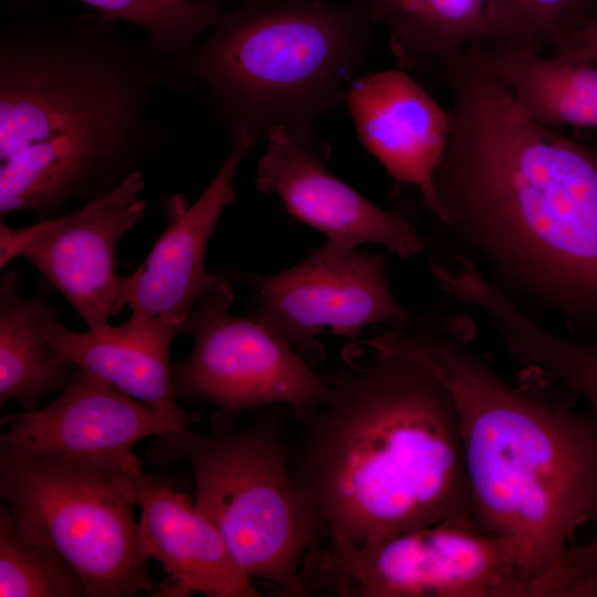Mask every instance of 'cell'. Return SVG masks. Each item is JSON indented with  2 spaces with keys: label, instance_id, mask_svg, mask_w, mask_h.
<instances>
[{
  "label": "cell",
  "instance_id": "7402d4cb",
  "mask_svg": "<svg viewBox=\"0 0 597 597\" xmlns=\"http://www.w3.org/2000/svg\"><path fill=\"white\" fill-rule=\"evenodd\" d=\"M0 597H88L84 579L59 552L28 542L0 504Z\"/></svg>",
  "mask_w": 597,
  "mask_h": 597
},
{
  "label": "cell",
  "instance_id": "ac0fdd59",
  "mask_svg": "<svg viewBox=\"0 0 597 597\" xmlns=\"http://www.w3.org/2000/svg\"><path fill=\"white\" fill-rule=\"evenodd\" d=\"M389 33L397 69L439 74L470 49L492 43L490 0H356Z\"/></svg>",
  "mask_w": 597,
  "mask_h": 597
},
{
  "label": "cell",
  "instance_id": "e0dca14e",
  "mask_svg": "<svg viewBox=\"0 0 597 597\" xmlns=\"http://www.w3.org/2000/svg\"><path fill=\"white\" fill-rule=\"evenodd\" d=\"M46 339L64 360L145 402L182 429L192 421L177 402L169 350L178 327L159 317H129L101 329L72 331L59 313L43 325Z\"/></svg>",
  "mask_w": 597,
  "mask_h": 597
},
{
  "label": "cell",
  "instance_id": "603a6c76",
  "mask_svg": "<svg viewBox=\"0 0 597 597\" xmlns=\"http://www.w3.org/2000/svg\"><path fill=\"white\" fill-rule=\"evenodd\" d=\"M507 353L579 395L597 420V342L555 334L526 314L505 334Z\"/></svg>",
  "mask_w": 597,
  "mask_h": 597
},
{
  "label": "cell",
  "instance_id": "9c48e42d",
  "mask_svg": "<svg viewBox=\"0 0 597 597\" xmlns=\"http://www.w3.org/2000/svg\"><path fill=\"white\" fill-rule=\"evenodd\" d=\"M231 276L201 295L180 325L193 338L190 355L171 365L178 398L217 408V420L233 421L243 411L284 405L302 412L332 391L286 342L253 316L230 312Z\"/></svg>",
  "mask_w": 597,
  "mask_h": 597
},
{
  "label": "cell",
  "instance_id": "6da1fadb",
  "mask_svg": "<svg viewBox=\"0 0 597 597\" xmlns=\"http://www.w3.org/2000/svg\"><path fill=\"white\" fill-rule=\"evenodd\" d=\"M181 93L146 34L97 12L9 0L0 36V216L36 220L118 188L164 151L156 91Z\"/></svg>",
  "mask_w": 597,
  "mask_h": 597
},
{
  "label": "cell",
  "instance_id": "44dd1931",
  "mask_svg": "<svg viewBox=\"0 0 597 597\" xmlns=\"http://www.w3.org/2000/svg\"><path fill=\"white\" fill-rule=\"evenodd\" d=\"M80 1L107 19L140 28L156 52L176 70L223 11L217 0Z\"/></svg>",
  "mask_w": 597,
  "mask_h": 597
},
{
  "label": "cell",
  "instance_id": "484cf974",
  "mask_svg": "<svg viewBox=\"0 0 597 597\" xmlns=\"http://www.w3.org/2000/svg\"><path fill=\"white\" fill-rule=\"evenodd\" d=\"M556 52L572 53L597 65V17L575 28Z\"/></svg>",
  "mask_w": 597,
  "mask_h": 597
},
{
  "label": "cell",
  "instance_id": "7c38bea8",
  "mask_svg": "<svg viewBox=\"0 0 597 597\" xmlns=\"http://www.w3.org/2000/svg\"><path fill=\"white\" fill-rule=\"evenodd\" d=\"M0 451L14 458H62L111 471L144 470L133 447L147 437L182 430L145 402L75 366L56 399L1 419Z\"/></svg>",
  "mask_w": 597,
  "mask_h": 597
},
{
  "label": "cell",
  "instance_id": "ba28073f",
  "mask_svg": "<svg viewBox=\"0 0 597 597\" xmlns=\"http://www.w3.org/2000/svg\"><path fill=\"white\" fill-rule=\"evenodd\" d=\"M296 593L338 597H533L506 546L474 517L446 520L350 551L306 557Z\"/></svg>",
  "mask_w": 597,
  "mask_h": 597
},
{
  "label": "cell",
  "instance_id": "4fadbf2b",
  "mask_svg": "<svg viewBox=\"0 0 597 597\" xmlns=\"http://www.w3.org/2000/svg\"><path fill=\"white\" fill-rule=\"evenodd\" d=\"M255 146L248 134L232 138L230 153L195 202L181 193L161 196L165 230L122 289V305L132 317H159L179 329L197 300L227 276L206 270V252L223 210L234 201L238 169Z\"/></svg>",
  "mask_w": 597,
  "mask_h": 597
},
{
  "label": "cell",
  "instance_id": "cb8c5ba5",
  "mask_svg": "<svg viewBox=\"0 0 597 597\" xmlns=\"http://www.w3.org/2000/svg\"><path fill=\"white\" fill-rule=\"evenodd\" d=\"M596 0H490L492 43L552 54L569 33L594 18Z\"/></svg>",
  "mask_w": 597,
  "mask_h": 597
},
{
  "label": "cell",
  "instance_id": "8992f818",
  "mask_svg": "<svg viewBox=\"0 0 597 597\" xmlns=\"http://www.w3.org/2000/svg\"><path fill=\"white\" fill-rule=\"evenodd\" d=\"M232 422L158 436L146 459L160 471L188 465L196 509L244 574L296 593L307 555L326 537L323 517L294 471L293 443L280 425L266 416Z\"/></svg>",
  "mask_w": 597,
  "mask_h": 597
},
{
  "label": "cell",
  "instance_id": "7a4b0ae2",
  "mask_svg": "<svg viewBox=\"0 0 597 597\" xmlns=\"http://www.w3.org/2000/svg\"><path fill=\"white\" fill-rule=\"evenodd\" d=\"M450 138L440 222L514 292L597 323V150L534 121L467 52L443 74Z\"/></svg>",
  "mask_w": 597,
  "mask_h": 597
},
{
  "label": "cell",
  "instance_id": "3957f363",
  "mask_svg": "<svg viewBox=\"0 0 597 597\" xmlns=\"http://www.w3.org/2000/svg\"><path fill=\"white\" fill-rule=\"evenodd\" d=\"M367 348L329 379L324 402L292 412L294 471L336 551L474 517L447 386L412 358Z\"/></svg>",
  "mask_w": 597,
  "mask_h": 597
},
{
  "label": "cell",
  "instance_id": "8fae6325",
  "mask_svg": "<svg viewBox=\"0 0 597 597\" xmlns=\"http://www.w3.org/2000/svg\"><path fill=\"white\" fill-rule=\"evenodd\" d=\"M144 171L112 192L69 212L19 229L0 224V268L21 258L43 274L85 321L101 329L122 310L125 276L116 247L146 212Z\"/></svg>",
  "mask_w": 597,
  "mask_h": 597
},
{
  "label": "cell",
  "instance_id": "4316f807",
  "mask_svg": "<svg viewBox=\"0 0 597 597\" xmlns=\"http://www.w3.org/2000/svg\"><path fill=\"white\" fill-rule=\"evenodd\" d=\"M223 10L240 7V6H247V4H255V3H264V2H273V1H280V0H217Z\"/></svg>",
  "mask_w": 597,
  "mask_h": 597
},
{
  "label": "cell",
  "instance_id": "52a82bcc",
  "mask_svg": "<svg viewBox=\"0 0 597 597\" xmlns=\"http://www.w3.org/2000/svg\"><path fill=\"white\" fill-rule=\"evenodd\" d=\"M129 474L62 458H14L0 451V495L22 536L63 555L88 597L154 591Z\"/></svg>",
  "mask_w": 597,
  "mask_h": 597
},
{
  "label": "cell",
  "instance_id": "30bf717a",
  "mask_svg": "<svg viewBox=\"0 0 597 597\" xmlns=\"http://www.w3.org/2000/svg\"><path fill=\"white\" fill-rule=\"evenodd\" d=\"M388 256L335 241L273 275L228 272L251 289L250 315L300 355L324 329L357 341L369 325L408 326L410 314L387 280Z\"/></svg>",
  "mask_w": 597,
  "mask_h": 597
},
{
  "label": "cell",
  "instance_id": "2e32d148",
  "mask_svg": "<svg viewBox=\"0 0 597 597\" xmlns=\"http://www.w3.org/2000/svg\"><path fill=\"white\" fill-rule=\"evenodd\" d=\"M167 478L160 470H143L129 475L128 493L142 509L138 525L147 554L175 580L170 596L191 591L207 597L262 596L216 527Z\"/></svg>",
  "mask_w": 597,
  "mask_h": 597
},
{
  "label": "cell",
  "instance_id": "277c9868",
  "mask_svg": "<svg viewBox=\"0 0 597 597\" xmlns=\"http://www.w3.org/2000/svg\"><path fill=\"white\" fill-rule=\"evenodd\" d=\"M364 343L423 364L447 386L474 520L506 544L533 597H549L575 534L597 522V420L512 386L446 317Z\"/></svg>",
  "mask_w": 597,
  "mask_h": 597
},
{
  "label": "cell",
  "instance_id": "5b68a950",
  "mask_svg": "<svg viewBox=\"0 0 597 597\" xmlns=\"http://www.w3.org/2000/svg\"><path fill=\"white\" fill-rule=\"evenodd\" d=\"M376 25L356 0H280L223 10L179 62L182 93L232 139L275 127L327 159L316 123L347 103Z\"/></svg>",
  "mask_w": 597,
  "mask_h": 597
},
{
  "label": "cell",
  "instance_id": "ffe728a7",
  "mask_svg": "<svg viewBox=\"0 0 597 597\" xmlns=\"http://www.w3.org/2000/svg\"><path fill=\"white\" fill-rule=\"evenodd\" d=\"M19 280L18 268L0 279V406L14 400L29 412L67 386L75 365L62 359L44 335V323L59 313L46 285L39 283L32 296L23 297Z\"/></svg>",
  "mask_w": 597,
  "mask_h": 597
},
{
  "label": "cell",
  "instance_id": "d6986e66",
  "mask_svg": "<svg viewBox=\"0 0 597 597\" xmlns=\"http://www.w3.org/2000/svg\"><path fill=\"white\" fill-rule=\"evenodd\" d=\"M469 53L507 85L534 121L554 128L597 129V65L591 61L505 43L475 46Z\"/></svg>",
  "mask_w": 597,
  "mask_h": 597
},
{
  "label": "cell",
  "instance_id": "9a60e30c",
  "mask_svg": "<svg viewBox=\"0 0 597 597\" xmlns=\"http://www.w3.org/2000/svg\"><path fill=\"white\" fill-rule=\"evenodd\" d=\"M347 104L365 148L395 181L413 186L442 222L434 176L450 138L449 111L399 69L358 76Z\"/></svg>",
  "mask_w": 597,
  "mask_h": 597
},
{
  "label": "cell",
  "instance_id": "d4e9b609",
  "mask_svg": "<svg viewBox=\"0 0 597 597\" xmlns=\"http://www.w3.org/2000/svg\"><path fill=\"white\" fill-rule=\"evenodd\" d=\"M551 597H597V531L590 540L569 546Z\"/></svg>",
  "mask_w": 597,
  "mask_h": 597
},
{
  "label": "cell",
  "instance_id": "5bb4252c",
  "mask_svg": "<svg viewBox=\"0 0 597 597\" xmlns=\"http://www.w3.org/2000/svg\"><path fill=\"white\" fill-rule=\"evenodd\" d=\"M255 168L260 192L276 195L300 221L348 247L374 243L409 258L426 248L416 226L388 211L331 174L324 159L297 144L283 128H272Z\"/></svg>",
  "mask_w": 597,
  "mask_h": 597
}]
</instances>
